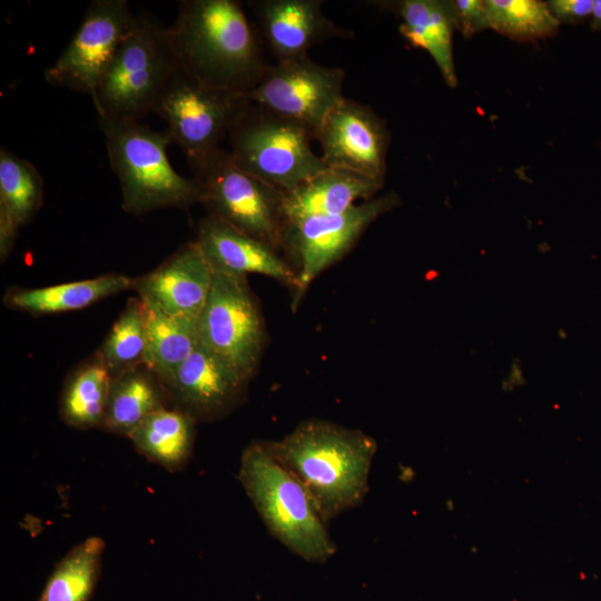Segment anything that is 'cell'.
Wrapping results in <instances>:
<instances>
[{
  "mask_svg": "<svg viewBox=\"0 0 601 601\" xmlns=\"http://www.w3.org/2000/svg\"><path fill=\"white\" fill-rule=\"evenodd\" d=\"M595 1L593 0H552L546 1V4L556 19L561 23H579L591 17Z\"/></svg>",
  "mask_w": 601,
  "mask_h": 601,
  "instance_id": "cell-30",
  "label": "cell"
},
{
  "mask_svg": "<svg viewBox=\"0 0 601 601\" xmlns=\"http://www.w3.org/2000/svg\"><path fill=\"white\" fill-rule=\"evenodd\" d=\"M195 242L211 270L244 277L260 274L296 286V273L277 249L211 215L199 221Z\"/></svg>",
  "mask_w": 601,
  "mask_h": 601,
  "instance_id": "cell-17",
  "label": "cell"
},
{
  "mask_svg": "<svg viewBox=\"0 0 601 601\" xmlns=\"http://www.w3.org/2000/svg\"><path fill=\"white\" fill-rule=\"evenodd\" d=\"M248 105L242 93L211 87L177 65L154 112L166 121L173 141L193 169L228 138Z\"/></svg>",
  "mask_w": 601,
  "mask_h": 601,
  "instance_id": "cell-8",
  "label": "cell"
},
{
  "mask_svg": "<svg viewBox=\"0 0 601 601\" xmlns=\"http://www.w3.org/2000/svg\"><path fill=\"white\" fill-rule=\"evenodd\" d=\"M104 549L98 536L73 546L55 566L39 601H88L100 574Z\"/></svg>",
  "mask_w": 601,
  "mask_h": 601,
  "instance_id": "cell-26",
  "label": "cell"
},
{
  "mask_svg": "<svg viewBox=\"0 0 601 601\" xmlns=\"http://www.w3.org/2000/svg\"><path fill=\"white\" fill-rule=\"evenodd\" d=\"M238 480L270 534L289 551L315 563L336 552L311 495L264 441H253L243 451Z\"/></svg>",
  "mask_w": 601,
  "mask_h": 601,
  "instance_id": "cell-3",
  "label": "cell"
},
{
  "mask_svg": "<svg viewBox=\"0 0 601 601\" xmlns=\"http://www.w3.org/2000/svg\"><path fill=\"white\" fill-rule=\"evenodd\" d=\"M383 185L351 171L326 168L292 191L284 193L285 223L344 213L357 200L374 198Z\"/></svg>",
  "mask_w": 601,
  "mask_h": 601,
  "instance_id": "cell-18",
  "label": "cell"
},
{
  "mask_svg": "<svg viewBox=\"0 0 601 601\" xmlns=\"http://www.w3.org/2000/svg\"><path fill=\"white\" fill-rule=\"evenodd\" d=\"M591 27L594 30H601V0H597L591 14Z\"/></svg>",
  "mask_w": 601,
  "mask_h": 601,
  "instance_id": "cell-31",
  "label": "cell"
},
{
  "mask_svg": "<svg viewBox=\"0 0 601 601\" xmlns=\"http://www.w3.org/2000/svg\"><path fill=\"white\" fill-rule=\"evenodd\" d=\"M246 384L200 342L162 385L175 407L198 422L228 414L236 406Z\"/></svg>",
  "mask_w": 601,
  "mask_h": 601,
  "instance_id": "cell-14",
  "label": "cell"
},
{
  "mask_svg": "<svg viewBox=\"0 0 601 601\" xmlns=\"http://www.w3.org/2000/svg\"><path fill=\"white\" fill-rule=\"evenodd\" d=\"M402 19L400 31L415 48L430 53L450 87H456L453 58L454 19L449 0H403L380 2Z\"/></svg>",
  "mask_w": 601,
  "mask_h": 601,
  "instance_id": "cell-19",
  "label": "cell"
},
{
  "mask_svg": "<svg viewBox=\"0 0 601 601\" xmlns=\"http://www.w3.org/2000/svg\"><path fill=\"white\" fill-rule=\"evenodd\" d=\"M167 398L159 378L144 365L112 376L100 428L129 439Z\"/></svg>",
  "mask_w": 601,
  "mask_h": 601,
  "instance_id": "cell-22",
  "label": "cell"
},
{
  "mask_svg": "<svg viewBox=\"0 0 601 601\" xmlns=\"http://www.w3.org/2000/svg\"><path fill=\"white\" fill-rule=\"evenodd\" d=\"M490 29L514 41L554 37L560 23L546 2L539 0H483Z\"/></svg>",
  "mask_w": 601,
  "mask_h": 601,
  "instance_id": "cell-27",
  "label": "cell"
},
{
  "mask_svg": "<svg viewBox=\"0 0 601 601\" xmlns=\"http://www.w3.org/2000/svg\"><path fill=\"white\" fill-rule=\"evenodd\" d=\"M211 282L213 270L194 240L156 269L134 278L132 289L170 316L198 321Z\"/></svg>",
  "mask_w": 601,
  "mask_h": 601,
  "instance_id": "cell-16",
  "label": "cell"
},
{
  "mask_svg": "<svg viewBox=\"0 0 601 601\" xmlns=\"http://www.w3.org/2000/svg\"><path fill=\"white\" fill-rule=\"evenodd\" d=\"M344 79L342 68L304 56L267 65L257 85L243 96L306 127L315 137L325 117L344 98Z\"/></svg>",
  "mask_w": 601,
  "mask_h": 601,
  "instance_id": "cell-10",
  "label": "cell"
},
{
  "mask_svg": "<svg viewBox=\"0 0 601 601\" xmlns=\"http://www.w3.org/2000/svg\"><path fill=\"white\" fill-rule=\"evenodd\" d=\"M196 423L184 411L165 406L148 415L129 439L139 454L169 472H177L191 456Z\"/></svg>",
  "mask_w": 601,
  "mask_h": 601,
  "instance_id": "cell-23",
  "label": "cell"
},
{
  "mask_svg": "<svg viewBox=\"0 0 601 601\" xmlns=\"http://www.w3.org/2000/svg\"><path fill=\"white\" fill-rule=\"evenodd\" d=\"M315 139L327 168L384 183L391 135L371 107L344 97L325 117Z\"/></svg>",
  "mask_w": 601,
  "mask_h": 601,
  "instance_id": "cell-13",
  "label": "cell"
},
{
  "mask_svg": "<svg viewBox=\"0 0 601 601\" xmlns=\"http://www.w3.org/2000/svg\"><path fill=\"white\" fill-rule=\"evenodd\" d=\"M398 203L397 194L390 191L341 214L286 221L283 247L298 262L293 307L299 304L307 287L324 269L339 260L376 218Z\"/></svg>",
  "mask_w": 601,
  "mask_h": 601,
  "instance_id": "cell-11",
  "label": "cell"
},
{
  "mask_svg": "<svg viewBox=\"0 0 601 601\" xmlns=\"http://www.w3.org/2000/svg\"><path fill=\"white\" fill-rule=\"evenodd\" d=\"M449 2L455 29L459 30L464 38H471L480 31L490 29L482 0H449Z\"/></svg>",
  "mask_w": 601,
  "mask_h": 601,
  "instance_id": "cell-29",
  "label": "cell"
},
{
  "mask_svg": "<svg viewBox=\"0 0 601 601\" xmlns=\"http://www.w3.org/2000/svg\"><path fill=\"white\" fill-rule=\"evenodd\" d=\"M228 139L243 170L284 193L327 168L312 148L311 130L250 101Z\"/></svg>",
  "mask_w": 601,
  "mask_h": 601,
  "instance_id": "cell-6",
  "label": "cell"
},
{
  "mask_svg": "<svg viewBox=\"0 0 601 601\" xmlns=\"http://www.w3.org/2000/svg\"><path fill=\"white\" fill-rule=\"evenodd\" d=\"M178 65L203 82L246 93L265 68L262 40L236 0H185L165 28Z\"/></svg>",
  "mask_w": 601,
  "mask_h": 601,
  "instance_id": "cell-1",
  "label": "cell"
},
{
  "mask_svg": "<svg viewBox=\"0 0 601 601\" xmlns=\"http://www.w3.org/2000/svg\"><path fill=\"white\" fill-rule=\"evenodd\" d=\"M135 18L126 0L90 2L62 53L45 70L46 81L91 97Z\"/></svg>",
  "mask_w": 601,
  "mask_h": 601,
  "instance_id": "cell-12",
  "label": "cell"
},
{
  "mask_svg": "<svg viewBox=\"0 0 601 601\" xmlns=\"http://www.w3.org/2000/svg\"><path fill=\"white\" fill-rule=\"evenodd\" d=\"M198 328L200 342L248 383L259 363L265 333L246 277L213 270Z\"/></svg>",
  "mask_w": 601,
  "mask_h": 601,
  "instance_id": "cell-9",
  "label": "cell"
},
{
  "mask_svg": "<svg viewBox=\"0 0 601 601\" xmlns=\"http://www.w3.org/2000/svg\"><path fill=\"white\" fill-rule=\"evenodd\" d=\"M145 306L147 348L144 366L166 383L200 343L198 321L174 317L139 296Z\"/></svg>",
  "mask_w": 601,
  "mask_h": 601,
  "instance_id": "cell-24",
  "label": "cell"
},
{
  "mask_svg": "<svg viewBox=\"0 0 601 601\" xmlns=\"http://www.w3.org/2000/svg\"><path fill=\"white\" fill-rule=\"evenodd\" d=\"M191 170L208 215L275 249L284 246V191L243 170L220 147Z\"/></svg>",
  "mask_w": 601,
  "mask_h": 601,
  "instance_id": "cell-7",
  "label": "cell"
},
{
  "mask_svg": "<svg viewBox=\"0 0 601 601\" xmlns=\"http://www.w3.org/2000/svg\"><path fill=\"white\" fill-rule=\"evenodd\" d=\"M41 174L28 160L8 149L0 150V257L9 256L18 231L42 204Z\"/></svg>",
  "mask_w": 601,
  "mask_h": 601,
  "instance_id": "cell-20",
  "label": "cell"
},
{
  "mask_svg": "<svg viewBox=\"0 0 601 601\" xmlns=\"http://www.w3.org/2000/svg\"><path fill=\"white\" fill-rule=\"evenodd\" d=\"M111 378L98 353L73 371L60 395L59 413L62 421L79 430L100 427Z\"/></svg>",
  "mask_w": 601,
  "mask_h": 601,
  "instance_id": "cell-25",
  "label": "cell"
},
{
  "mask_svg": "<svg viewBox=\"0 0 601 601\" xmlns=\"http://www.w3.org/2000/svg\"><path fill=\"white\" fill-rule=\"evenodd\" d=\"M165 28L146 14L135 22L91 96L98 117L139 121L154 111L177 67Z\"/></svg>",
  "mask_w": 601,
  "mask_h": 601,
  "instance_id": "cell-5",
  "label": "cell"
},
{
  "mask_svg": "<svg viewBox=\"0 0 601 601\" xmlns=\"http://www.w3.org/2000/svg\"><path fill=\"white\" fill-rule=\"evenodd\" d=\"M110 166L118 177L122 208L139 216L156 209H186L201 201L196 178L179 175L170 165L168 130L155 131L139 121L98 117Z\"/></svg>",
  "mask_w": 601,
  "mask_h": 601,
  "instance_id": "cell-4",
  "label": "cell"
},
{
  "mask_svg": "<svg viewBox=\"0 0 601 601\" xmlns=\"http://www.w3.org/2000/svg\"><path fill=\"white\" fill-rule=\"evenodd\" d=\"M134 278L122 274H106L96 278L40 288L12 287L3 304L11 309L32 315L83 309L106 297L132 289Z\"/></svg>",
  "mask_w": 601,
  "mask_h": 601,
  "instance_id": "cell-21",
  "label": "cell"
},
{
  "mask_svg": "<svg viewBox=\"0 0 601 601\" xmlns=\"http://www.w3.org/2000/svg\"><path fill=\"white\" fill-rule=\"evenodd\" d=\"M264 443L304 485L326 523L363 502L377 449L372 436L329 421L307 420L282 440Z\"/></svg>",
  "mask_w": 601,
  "mask_h": 601,
  "instance_id": "cell-2",
  "label": "cell"
},
{
  "mask_svg": "<svg viewBox=\"0 0 601 601\" xmlns=\"http://www.w3.org/2000/svg\"><path fill=\"white\" fill-rule=\"evenodd\" d=\"M258 35L276 61L308 56L316 45L332 38H351L322 9L319 0H252Z\"/></svg>",
  "mask_w": 601,
  "mask_h": 601,
  "instance_id": "cell-15",
  "label": "cell"
},
{
  "mask_svg": "<svg viewBox=\"0 0 601 601\" xmlns=\"http://www.w3.org/2000/svg\"><path fill=\"white\" fill-rule=\"evenodd\" d=\"M147 348L145 306L130 298L97 352L111 376L144 365Z\"/></svg>",
  "mask_w": 601,
  "mask_h": 601,
  "instance_id": "cell-28",
  "label": "cell"
}]
</instances>
